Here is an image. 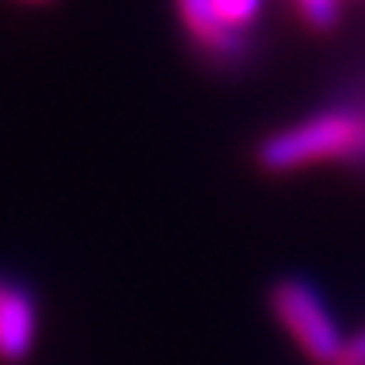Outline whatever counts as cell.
Returning <instances> with one entry per match:
<instances>
[{
    "label": "cell",
    "instance_id": "6da1fadb",
    "mask_svg": "<svg viewBox=\"0 0 365 365\" xmlns=\"http://www.w3.org/2000/svg\"><path fill=\"white\" fill-rule=\"evenodd\" d=\"M254 159L264 173L274 176L322 163H365V108L362 105L322 108L261 139Z\"/></svg>",
    "mask_w": 365,
    "mask_h": 365
},
{
    "label": "cell",
    "instance_id": "7a4b0ae2",
    "mask_svg": "<svg viewBox=\"0 0 365 365\" xmlns=\"http://www.w3.org/2000/svg\"><path fill=\"white\" fill-rule=\"evenodd\" d=\"M274 322L284 328L291 341L301 349V355L314 365H341L345 352V331L331 318L325 298L301 277H281L274 281L267 294Z\"/></svg>",
    "mask_w": 365,
    "mask_h": 365
},
{
    "label": "cell",
    "instance_id": "3957f363",
    "mask_svg": "<svg viewBox=\"0 0 365 365\" xmlns=\"http://www.w3.org/2000/svg\"><path fill=\"white\" fill-rule=\"evenodd\" d=\"M180 21L193 44L217 65H234L247 54V34H240L234 27H227L217 17L210 0H176Z\"/></svg>",
    "mask_w": 365,
    "mask_h": 365
},
{
    "label": "cell",
    "instance_id": "277c9868",
    "mask_svg": "<svg viewBox=\"0 0 365 365\" xmlns=\"http://www.w3.org/2000/svg\"><path fill=\"white\" fill-rule=\"evenodd\" d=\"M38 308L24 287H0V359L21 362L34 349Z\"/></svg>",
    "mask_w": 365,
    "mask_h": 365
},
{
    "label": "cell",
    "instance_id": "5b68a950",
    "mask_svg": "<svg viewBox=\"0 0 365 365\" xmlns=\"http://www.w3.org/2000/svg\"><path fill=\"white\" fill-rule=\"evenodd\" d=\"M301 21L312 31H335L341 21V0H294Z\"/></svg>",
    "mask_w": 365,
    "mask_h": 365
},
{
    "label": "cell",
    "instance_id": "8992f818",
    "mask_svg": "<svg viewBox=\"0 0 365 365\" xmlns=\"http://www.w3.org/2000/svg\"><path fill=\"white\" fill-rule=\"evenodd\" d=\"M210 4H213V11H217V17H220L223 24L240 31V34L261 14V0H210Z\"/></svg>",
    "mask_w": 365,
    "mask_h": 365
},
{
    "label": "cell",
    "instance_id": "52a82bcc",
    "mask_svg": "<svg viewBox=\"0 0 365 365\" xmlns=\"http://www.w3.org/2000/svg\"><path fill=\"white\" fill-rule=\"evenodd\" d=\"M341 365H365V328H359L355 335H349V339H345Z\"/></svg>",
    "mask_w": 365,
    "mask_h": 365
}]
</instances>
